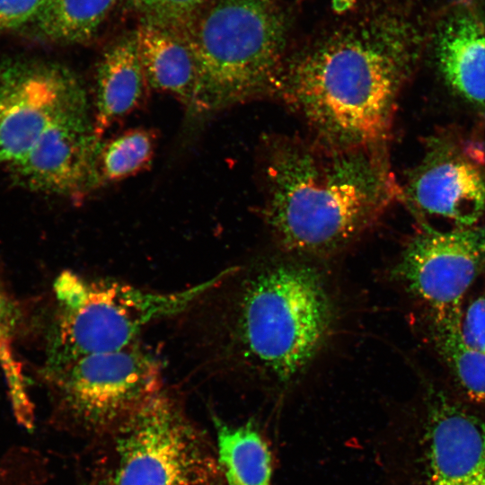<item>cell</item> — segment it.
Here are the masks:
<instances>
[{"instance_id":"cell-13","label":"cell","mask_w":485,"mask_h":485,"mask_svg":"<svg viewBox=\"0 0 485 485\" xmlns=\"http://www.w3.org/2000/svg\"><path fill=\"white\" fill-rule=\"evenodd\" d=\"M435 57L450 92L485 119V18L459 4L438 22Z\"/></svg>"},{"instance_id":"cell-9","label":"cell","mask_w":485,"mask_h":485,"mask_svg":"<svg viewBox=\"0 0 485 485\" xmlns=\"http://www.w3.org/2000/svg\"><path fill=\"white\" fill-rule=\"evenodd\" d=\"M89 107L79 79L45 64H0V163L10 172L68 114Z\"/></svg>"},{"instance_id":"cell-12","label":"cell","mask_w":485,"mask_h":485,"mask_svg":"<svg viewBox=\"0 0 485 485\" xmlns=\"http://www.w3.org/2000/svg\"><path fill=\"white\" fill-rule=\"evenodd\" d=\"M89 107L56 123L11 174L42 193L78 197L97 187L96 163L101 145Z\"/></svg>"},{"instance_id":"cell-2","label":"cell","mask_w":485,"mask_h":485,"mask_svg":"<svg viewBox=\"0 0 485 485\" xmlns=\"http://www.w3.org/2000/svg\"><path fill=\"white\" fill-rule=\"evenodd\" d=\"M233 268L182 314L190 317L205 361L281 386L311 366L334 320L321 274L278 260L242 271Z\"/></svg>"},{"instance_id":"cell-14","label":"cell","mask_w":485,"mask_h":485,"mask_svg":"<svg viewBox=\"0 0 485 485\" xmlns=\"http://www.w3.org/2000/svg\"><path fill=\"white\" fill-rule=\"evenodd\" d=\"M134 34L148 86L171 94L190 110L197 92L198 70L182 35L145 22Z\"/></svg>"},{"instance_id":"cell-19","label":"cell","mask_w":485,"mask_h":485,"mask_svg":"<svg viewBox=\"0 0 485 485\" xmlns=\"http://www.w3.org/2000/svg\"><path fill=\"white\" fill-rule=\"evenodd\" d=\"M154 146V133L142 128L102 142L96 163L97 186L121 181L146 169L152 161Z\"/></svg>"},{"instance_id":"cell-26","label":"cell","mask_w":485,"mask_h":485,"mask_svg":"<svg viewBox=\"0 0 485 485\" xmlns=\"http://www.w3.org/2000/svg\"><path fill=\"white\" fill-rule=\"evenodd\" d=\"M7 338L4 337L3 335L0 334V356H1V352H4V341L6 340Z\"/></svg>"},{"instance_id":"cell-7","label":"cell","mask_w":485,"mask_h":485,"mask_svg":"<svg viewBox=\"0 0 485 485\" xmlns=\"http://www.w3.org/2000/svg\"><path fill=\"white\" fill-rule=\"evenodd\" d=\"M391 478L393 485H485V420L428 384L399 430Z\"/></svg>"},{"instance_id":"cell-8","label":"cell","mask_w":485,"mask_h":485,"mask_svg":"<svg viewBox=\"0 0 485 485\" xmlns=\"http://www.w3.org/2000/svg\"><path fill=\"white\" fill-rule=\"evenodd\" d=\"M45 375L58 416L89 434L113 431L163 390L162 363L139 341L84 356Z\"/></svg>"},{"instance_id":"cell-20","label":"cell","mask_w":485,"mask_h":485,"mask_svg":"<svg viewBox=\"0 0 485 485\" xmlns=\"http://www.w3.org/2000/svg\"><path fill=\"white\" fill-rule=\"evenodd\" d=\"M207 0H128L142 22L181 32Z\"/></svg>"},{"instance_id":"cell-21","label":"cell","mask_w":485,"mask_h":485,"mask_svg":"<svg viewBox=\"0 0 485 485\" xmlns=\"http://www.w3.org/2000/svg\"><path fill=\"white\" fill-rule=\"evenodd\" d=\"M40 455L25 446H13L0 453V485H44Z\"/></svg>"},{"instance_id":"cell-6","label":"cell","mask_w":485,"mask_h":485,"mask_svg":"<svg viewBox=\"0 0 485 485\" xmlns=\"http://www.w3.org/2000/svg\"><path fill=\"white\" fill-rule=\"evenodd\" d=\"M111 485H217V454L162 390L114 430Z\"/></svg>"},{"instance_id":"cell-3","label":"cell","mask_w":485,"mask_h":485,"mask_svg":"<svg viewBox=\"0 0 485 485\" xmlns=\"http://www.w3.org/2000/svg\"><path fill=\"white\" fill-rule=\"evenodd\" d=\"M265 219L277 243L298 255H330L369 230L401 188L386 145L340 146L316 138L270 141Z\"/></svg>"},{"instance_id":"cell-17","label":"cell","mask_w":485,"mask_h":485,"mask_svg":"<svg viewBox=\"0 0 485 485\" xmlns=\"http://www.w3.org/2000/svg\"><path fill=\"white\" fill-rule=\"evenodd\" d=\"M461 317L429 316L431 340L462 394L472 402L485 405V354L463 341Z\"/></svg>"},{"instance_id":"cell-10","label":"cell","mask_w":485,"mask_h":485,"mask_svg":"<svg viewBox=\"0 0 485 485\" xmlns=\"http://www.w3.org/2000/svg\"><path fill=\"white\" fill-rule=\"evenodd\" d=\"M485 269V225L438 230L424 226L401 252L393 276L430 316L461 315L463 299Z\"/></svg>"},{"instance_id":"cell-18","label":"cell","mask_w":485,"mask_h":485,"mask_svg":"<svg viewBox=\"0 0 485 485\" xmlns=\"http://www.w3.org/2000/svg\"><path fill=\"white\" fill-rule=\"evenodd\" d=\"M119 0H46L35 19L46 37L65 43L92 39Z\"/></svg>"},{"instance_id":"cell-22","label":"cell","mask_w":485,"mask_h":485,"mask_svg":"<svg viewBox=\"0 0 485 485\" xmlns=\"http://www.w3.org/2000/svg\"><path fill=\"white\" fill-rule=\"evenodd\" d=\"M460 331L470 348L485 354V296H479L463 310Z\"/></svg>"},{"instance_id":"cell-11","label":"cell","mask_w":485,"mask_h":485,"mask_svg":"<svg viewBox=\"0 0 485 485\" xmlns=\"http://www.w3.org/2000/svg\"><path fill=\"white\" fill-rule=\"evenodd\" d=\"M401 188V199L422 220L476 225L485 212V149L471 140L436 138Z\"/></svg>"},{"instance_id":"cell-16","label":"cell","mask_w":485,"mask_h":485,"mask_svg":"<svg viewBox=\"0 0 485 485\" xmlns=\"http://www.w3.org/2000/svg\"><path fill=\"white\" fill-rule=\"evenodd\" d=\"M217 459L227 485H272V457L255 425L214 419Z\"/></svg>"},{"instance_id":"cell-5","label":"cell","mask_w":485,"mask_h":485,"mask_svg":"<svg viewBox=\"0 0 485 485\" xmlns=\"http://www.w3.org/2000/svg\"><path fill=\"white\" fill-rule=\"evenodd\" d=\"M228 271L174 292L147 290L113 279L63 271L53 286L57 309L45 371L137 342L146 327L182 314Z\"/></svg>"},{"instance_id":"cell-23","label":"cell","mask_w":485,"mask_h":485,"mask_svg":"<svg viewBox=\"0 0 485 485\" xmlns=\"http://www.w3.org/2000/svg\"><path fill=\"white\" fill-rule=\"evenodd\" d=\"M46 0H0V29L19 27L36 19Z\"/></svg>"},{"instance_id":"cell-15","label":"cell","mask_w":485,"mask_h":485,"mask_svg":"<svg viewBox=\"0 0 485 485\" xmlns=\"http://www.w3.org/2000/svg\"><path fill=\"white\" fill-rule=\"evenodd\" d=\"M94 132L101 139L117 119L137 107L148 86L138 57L135 34L115 42L96 70Z\"/></svg>"},{"instance_id":"cell-24","label":"cell","mask_w":485,"mask_h":485,"mask_svg":"<svg viewBox=\"0 0 485 485\" xmlns=\"http://www.w3.org/2000/svg\"><path fill=\"white\" fill-rule=\"evenodd\" d=\"M20 318L19 308L0 287V334L7 338L18 326Z\"/></svg>"},{"instance_id":"cell-4","label":"cell","mask_w":485,"mask_h":485,"mask_svg":"<svg viewBox=\"0 0 485 485\" xmlns=\"http://www.w3.org/2000/svg\"><path fill=\"white\" fill-rule=\"evenodd\" d=\"M287 21L279 0H214L181 34L198 70L190 110L211 114L271 94L287 59Z\"/></svg>"},{"instance_id":"cell-1","label":"cell","mask_w":485,"mask_h":485,"mask_svg":"<svg viewBox=\"0 0 485 485\" xmlns=\"http://www.w3.org/2000/svg\"><path fill=\"white\" fill-rule=\"evenodd\" d=\"M409 0H377L287 57L277 96L340 146L386 145L402 86L422 52L423 29Z\"/></svg>"},{"instance_id":"cell-25","label":"cell","mask_w":485,"mask_h":485,"mask_svg":"<svg viewBox=\"0 0 485 485\" xmlns=\"http://www.w3.org/2000/svg\"><path fill=\"white\" fill-rule=\"evenodd\" d=\"M357 0H332V9L335 13L342 14L353 9Z\"/></svg>"}]
</instances>
